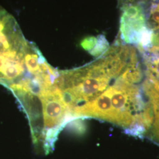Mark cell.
Masks as SVG:
<instances>
[{
  "label": "cell",
  "instance_id": "cell-1",
  "mask_svg": "<svg viewBox=\"0 0 159 159\" xmlns=\"http://www.w3.org/2000/svg\"><path fill=\"white\" fill-rule=\"evenodd\" d=\"M128 46L115 42L100 57L79 68L60 71L56 85L70 116L101 95L133 63Z\"/></svg>",
  "mask_w": 159,
  "mask_h": 159
},
{
  "label": "cell",
  "instance_id": "cell-2",
  "mask_svg": "<svg viewBox=\"0 0 159 159\" xmlns=\"http://www.w3.org/2000/svg\"><path fill=\"white\" fill-rule=\"evenodd\" d=\"M42 103L43 129L41 146L46 154L52 152L60 131L74 119L65 105L60 90L54 84L44 88L39 95Z\"/></svg>",
  "mask_w": 159,
  "mask_h": 159
},
{
  "label": "cell",
  "instance_id": "cell-3",
  "mask_svg": "<svg viewBox=\"0 0 159 159\" xmlns=\"http://www.w3.org/2000/svg\"><path fill=\"white\" fill-rule=\"evenodd\" d=\"M31 44L15 18L0 7V58L7 68L25 67V57Z\"/></svg>",
  "mask_w": 159,
  "mask_h": 159
},
{
  "label": "cell",
  "instance_id": "cell-4",
  "mask_svg": "<svg viewBox=\"0 0 159 159\" xmlns=\"http://www.w3.org/2000/svg\"><path fill=\"white\" fill-rule=\"evenodd\" d=\"M146 26L147 20L140 4L123 6L120 21V38L123 43L137 46L141 33Z\"/></svg>",
  "mask_w": 159,
  "mask_h": 159
},
{
  "label": "cell",
  "instance_id": "cell-5",
  "mask_svg": "<svg viewBox=\"0 0 159 159\" xmlns=\"http://www.w3.org/2000/svg\"><path fill=\"white\" fill-rule=\"evenodd\" d=\"M142 87L152 113L151 123L144 137L159 146V89L154 87L146 80Z\"/></svg>",
  "mask_w": 159,
  "mask_h": 159
},
{
  "label": "cell",
  "instance_id": "cell-6",
  "mask_svg": "<svg viewBox=\"0 0 159 159\" xmlns=\"http://www.w3.org/2000/svg\"><path fill=\"white\" fill-rule=\"evenodd\" d=\"M139 52L146 67V80L154 87L159 89V45L153 44Z\"/></svg>",
  "mask_w": 159,
  "mask_h": 159
},
{
  "label": "cell",
  "instance_id": "cell-7",
  "mask_svg": "<svg viewBox=\"0 0 159 159\" xmlns=\"http://www.w3.org/2000/svg\"><path fill=\"white\" fill-rule=\"evenodd\" d=\"M109 48V44L104 35L97 37V41L94 48L90 51V54L94 57H99L102 55Z\"/></svg>",
  "mask_w": 159,
  "mask_h": 159
},
{
  "label": "cell",
  "instance_id": "cell-8",
  "mask_svg": "<svg viewBox=\"0 0 159 159\" xmlns=\"http://www.w3.org/2000/svg\"><path fill=\"white\" fill-rule=\"evenodd\" d=\"M154 4V5L156 6V7L157 8H159V1H157V2H153Z\"/></svg>",
  "mask_w": 159,
  "mask_h": 159
}]
</instances>
